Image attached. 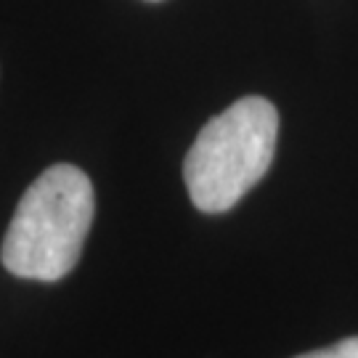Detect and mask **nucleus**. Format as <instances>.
<instances>
[{"label": "nucleus", "instance_id": "nucleus-1", "mask_svg": "<svg viewBox=\"0 0 358 358\" xmlns=\"http://www.w3.org/2000/svg\"><path fill=\"white\" fill-rule=\"evenodd\" d=\"M96 213L90 178L53 165L24 192L3 239V266L19 279L59 282L77 266Z\"/></svg>", "mask_w": 358, "mask_h": 358}, {"label": "nucleus", "instance_id": "nucleus-2", "mask_svg": "<svg viewBox=\"0 0 358 358\" xmlns=\"http://www.w3.org/2000/svg\"><path fill=\"white\" fill-rule=\"evenodd\" d=\"M279 112L263 96H244L199 130L186 154L183 178L202 213H226L268 173Z\"/></svg>", "mask_w": 358, "mask_h": 358}, {"label": "nucleus", "instance_id": "nucleus-3", "mask_svg": "<svg viewBox=\"0 0 358 358\" xmlns=\"http://www.w3.org/2000/svg\"><path fill=\"white\" fill-rule=\"evenodd\" d=\"M294 358H358V337H345V340H340L329 348L308 350V353Z\"/></svg>", "mask_w": 358, "mask_h": 358}, {"label": "nucleus", "instance_id": "nucleus-4", "mask_svg": "<svg viewBox=\"0 0 358 358\" xmlns=\"http://www.w3.org/2000/svg\"><path fill=\"white\" fill-rule=\"evenodd\" d=\"M152 3H157V0H152Z\"/></svg>", "mask_w": 358, "mask_h": 358}]
</instances>
